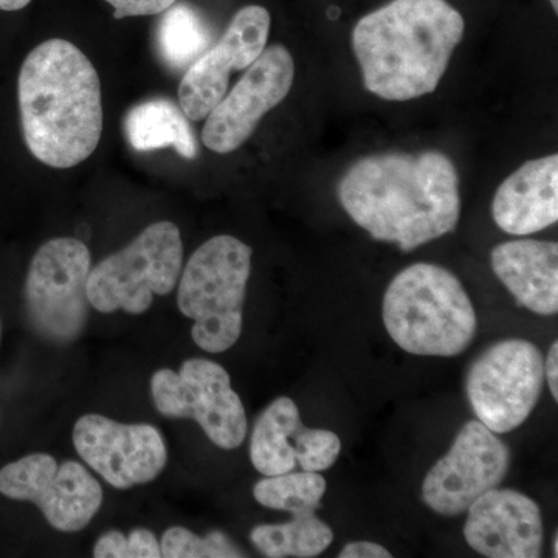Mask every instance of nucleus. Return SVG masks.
Masks as SVG:
<instances>
[{
  "label": "nucleus",
  "mask_w": 558,
  "mask_h": 558,
  "mask_svg": "<svg viewBox=\"0 0 558 558\" xmlns=\"http://www.w3.org/2000/svg\"><path fill=\"white\" fill-rule=\"evenodd\" d=\"M341 207L377 241L403 252L457 229L461 194L446 154H380L355 161L337 186Z\"/></svg>",
  "instance_id": "nucleus-1"
},
{
  "label": "nucleus",
  "mask_w": 558,
  "mask_h": 558,
  "mask_svg": "<svg viewBox=\"0 0 558 558\" xmlns=\"http://www.w3.org/2000/svg\"><path fill=\"white\" fill-rule=\"evenodd\" d=\"M17 97L25 145L36 159L68 170L95 153L102 134L100 76L75 44L49 39L33 49Z\"/></svg>",
  "instance_id": "nucleus-2"
},
{
  "label": "nucleus",
  "mask_w": 558,
  "mask_h": 558,
  "mask_svg": "<svg viewBox=\"0 0 558 558\" xmlns=\"http://www.w3.org/2000/svg\"><path fill=\"white\" fill-rule=\"evenodd\" d=\"M464 31L447 0H391L366 14L351 40L366 90L388 101L433 94Z\"/></svg>",
  "instance_id": "nucleus-3"
},
{
  "label": "nucleus",
  "mask_w": 558,
  "mask_h": 558,
  "mask_svg": "<svg viewBox=\"0 0 558 558\" xmlns=\"http://www.w3.org/2000/svg\"><path fill=\"white\" fill-rule=\"evenodd\" d=\"M384 323L399 348L427 357H457L478 330L461 281L427 263L413 264L392 279L385 293Z\"/></svg>",
  "instance_id": "nucleus-4"
},
{
  "label": "nucleus",
  "mask_w": 558,
  "mask_h": 558,
  "mask_svg": "<svg viewBox=\"0 0 558 558\" xmlns=\"http://www.w3.org/2000/svg\"><path fill=\"white\" fill-rule=\"evenodd\" d=\"M252 248L229 234L211 238L191 256L179 278L178 306L194 319L191 337L202 351H229L242 333Z\"/></svg>",
  "instance_id": "nucleus-5"
},
{
  "label": "nucleus",
  "mask_w": 558,
  "mask_h": 558,
  "mask_svg": "<svg viewBox=\"0 0 558 558\" xmlns=\"http://www.w3.org/2000/svg\"><path fill=\"white\" fill-rule=\"evenodd\" d=\"M182 269L179 227L160 220L146 227L128 247L92 267L87 281L90 306L101 314H145L154 296L170 295L175 289Z\"/></svg>",
  "instance_id": "nucleus-6"
},
{
  "label": "nucleus",
  "mask_w": 558,
  "mask_h": 558,
  "mask_svg": "<svg viewBox=\"0 0 558 558\" xmlns=\"http://www.w3.org/2000/svg\"><path fill=\"white\" fill-rule=\"evenodd\" d=\"M89 248L75 238H57L36 252L25 281L28 319L54 344L78 340L89 318Z\"/></svg>",
  "instance_id": "nucleus-7"
},
{
  "label": "nucleus",
  "mask_w": 558,
  "mask_h": 558,
  "mask_svg": "<svg viewBox=\"0 0 558 558\" xmlns=\"http://www.w3.org/2000/svg\"><path fill=\"white\" fill-rule=\"evenodd\" d=\"M545 385L542 351L527 340L492 344L472 363L465 392L481 424L494 433L519 428L537 407Z\"/></svg>",
  "instance_id": "nucleus-8"
},
{
  "label": "nucleus",
  "mask_w": 558,
  "mask_h": 558,
  "mask_svg": "<svg viewBox=\"0 0 558 558\" xmlns=\"http://www.w3.org/2000/svg\"><path fill=\"white\" fill-rule=\"evenodd\" d=\"M154 405L165 417L194 418L222 450H234L247 436L244 403L230 374L208 359L185 360L179 373L163 368L150 377Z\"/></svg>",
  "instance_id": "nucleus-9"
},
{
  "label": "nucleus",
  "mask_w": 558,
  "mask_h": 558,
  "mask_svg": "<svg viewBox=\"0 0 558 558\" xmlns=\"http://www.w3.org/2000/svg\"><path fill=\"white\" fill-rule=\"evenodd\" d=\"M0 494L38 506L51 527L78 532L102 505V488L76 461L60 464L51 454L33 453L0 470Z\"/></svg>",
  "instance_id": "nucleus-10"
},
{
  "label": "nucleus",
  "mask_w": 558,
  "mask_h": 558,
  "mask_svg": "<svg viewBox=\"0 0 558 558\" xmlns=\"http://www.w3.org/2000/svg\"><path fill=\"white\" fill-rule=\"evenodd\" d=\"M509 447L480 421H470L425 476L422 498L433 512L458 517L505 481Z\"/></svg>",
  "instance_id": "nucleus-11"
},
{
  "label": "nucleus",
  "mask_w": 558,
  "mask_h": 558,
  "mask_svg": "<svg viewBox=\"0 0 558 558\" xmlns=\"http://www.w3.org/2000/svg\"><path fill=\"white\" fill-rule=\"evenodd\" d=\"M295 78V62L282 46H271L245 69L236 86L213 108L205 119L202 142L209 150L230 154L258 128L267 112L288 97Z\"/></svg>",
  "instance_id": "nucleus-12"
},
{
  "label": "nucleus",
  "mask_w": 558,
  "mask_h": 558,
  "mask_svg": "<svg viewBox=\"0 0 558 558\" xmlns=\"http://www.w3.org/2000/svg\"><path fill=\"white\" fill-rule=\"evenodd\" d=\"M73 446L92 470L119 490L148 484L167 468V442L160 429L149 424H120L101 414H84L73 428Z\"/></svg>",
  "instance_id": "nucleus-13"
},
{
  "label": "nucleus",
  "mask_w": 558,
  "mask_h": 558,
  "mask_svg": "<svg viewBox=\"0 0 558 558\" xmlns=\"http://www.w3.org/2000/svg\"><path fill=\"white\" fill-rule=\"evenodd\" d=\"M270 33V13L247 5L238 11L216 46L186 69L180 81L179 106L191 121L207 119L229 92L230 75L250 68L264 50Z\"/></svg>",
  "instance_id": "nucleus-14"
},
{
  "label": "nucleus",
  "mask_w": 558,
  "mask_h": 558,
  "mask_svg": "<svg viewBox=\"0 0 558 558\" xmlns=\"http://www.w3.org/2000/svg\"><path fill=\"white\" fill-rule=\"evenodd\" d=\"M341 440L330 429L307 428L301 422L296 403L278 398L260 413L252 440L250 459L260 475L275 476L301 468L323 472L336 464Z\"/></svg>",
  "instance_id": "nucleus-15"
},
{
  "label": "nucleus",
  "mask_w": 558,
  "mask_h": 558,
  "mask_svg": "<svg viewBox=\"0 0 558 558\" xmlns=\"http://www.w3.org/2000/svg\"><path fill=\"white\" fill-rule=\"evenodd\" d=\"M464 526L470 548L488 558H537L543 549L542 509L512 488H494L468 510Z\"/></svg>",
  "instance_id": "nucleus-16"
},
{
  "label": "nucleus",
  "mask_w": 558,
  "mask_h": 558,
  "mask_svg": "<svg viewBox=\"0 0 558 558\" xmlns=\"http://www.w3.org/2000/svg\"><path fill=\"white\" fill-rule=\"evenodd\" d=\"M492 215L509 234L527 236L548 229L558 220V156L521 165L499 185Z\"/></svg>",
  "instance_id": "nucleus-17"
},
{
  "label": "nucleus",
  "mask_w": 558,
  "mask_h": 558,
  "mask_svg": "<svg viewBox=\"0 0 558 558\" xmlns=\"http://www.w3.org/2000/svg\"><path fill=\"white\" fill-rule=\"evenodd\" d=\"M492 269L520 306L538 315L558 312V244L505 242L492 250Z\"/></svg>",
  "instance_id": "nucleus-18"
},
{
  "label": "nucleus",
  "mask_w": 558,
  "mask_h": 558,
  "mask_svg": "<svg viewBox=\"0 0 558 558\" xmlns=\"http://www.w3.org/2000/svg\"><path fill=\"white\" fill-rule=\"evenodd\" d=\"M132 148L149 153L172 146L185 159H196L197 143L182 108L168 98H153L134 106L124 119Z\"/></svg>",
  "instance_id": "nucleus-19"
},
{
  "label": "nucleus",
  "mask_w": 558,
  "mask_h": 558,
  "mask_svg": "<svg viewBox=\"0 0 558 558\" xmlns=\"http://www.w3.org/2000/svg\"><path fill=\"white\" fill-rule=\"evenodd\" d=\"M250 539L269 558H312L329 548L333 532L315 512L295 513L288 523L259 524L250 532Z\"/></svg>",
  "instance_id": "nucleus-20"
},
{
  "label": "nucleus",
  "mask_w": 558,
  "mask_h": 558,
  "mask_svg": "<svg viewBox=\"0 0 558 558\" xmlns=\"http://www.w3.org/2000/svg\"><path fill=\"white\" fill-rule=\"evenodd\" d=\"M161 14L157 28L161 60L174 70L189 69L211 44L207 22L186 3H174Z\"/></svg>",
  "instance_id": "nucleus-21"
},
{
  "label": "nucleus",
  "mask_w": 558,
  "mask_h": 558,
  "mask_svg": "<svg viewBox=\"0 0 558 558\" xmlns=\"http://www.w3.org/2000/svg\"><path fill=\"white\" fill-rule=\"evenodd\" d=\"M326 480L319 472L295 470L282 475L266 476L253 487V497L264 508L292 513L317 512L326 494Z\"/></svg>",
  "instance_id": "nucleus-22"
},
{
  "label": "nucleus",
  "mask_w": 558,
  "mask_h": 558,
  "mask_svg": "<svg viewBox=\"0 0 558 558\" xmlns=\"http://www.w3.org/2000/svg\"><path fill=\"white\" fill-rule=\"evenodd\" d=\"M161 557L165 558H238L245 557L223 532L213 531L205 537L189 529L174 526L165 531L160 539Z\"/></svg>",
  "instance_id": "nucleus-23"
},
{
  "label": "nucleus",
  "mask_w": 558,
  "mask_h": 558,
  "mask_svg": "<svg viewBox=\"0 0 558 558\" xmlns=\"http://www.w3.org/2000/svg\"><path fill=\"white\" fill-rule=\"evenodd\" d=\"M94 557L159 558L160 542L149 529H134L128 537L120 531H109L95 545Z\"/></svg>",
  "instance_id": "nucleus-24"
},
{
  "label": "nucleus",
  "mask_w": 558,
  "mask_h": 558,
  "mask_svg": "<svg viewBox=\"0 0 558 558\" xmlns=\"http://www.w3.org/2000/svg\"><path fill=\"white\" fill-rule=\"evenodd\" d=\"M105 2L112 7L116 20H124V17L156 16L179 0H105Z\"/></svg>",
  "instance_id": "nucleus-25"
},
{
  "label": "nucleus",
  "mask_w": 558,
  "mask_h": 558,
  "mask_svg": "<svg viewBox=\"0 0 558 558\" xmlns=\"http://www.w3.org/2000/svg\"><path fill=\"white\" fill-rule=\"evenodd\" d=\"M340 558H389L391 553L379 543L352 542L348 543L341 553Z\"/></svg>",
  "instance_id": "nucleus-26"
},
{
  "label": "nucleus",
  "mask_w": 558,
  "mask_h": 558,
  "mask_svg": "<svg viewBox=\"0 0 558 558\" xmlns=\"http://www.w3.org/2000/svg\"><path fill=\"white\" fill-rule=\"evenodd\" d=\"M558 343L549 348L548 359L545 362V379L548 380L554 400H558Z\"/></svg>",
  "instance_id": "nucleus-27"
},
{
  "label": "nucleus",
  "mask_w": 558,
  "mask_h": 558,
  "mask_svg": "<svg viewBox=\"0 0 558 558\" xmlns=\"http://www.w3.org/2000/svg\"><path fill=\"white\" fill-rule=\"evenodd\" d=\"M32 0H0V10L20 11L31 3Z\"/></svg>",
  "instance_id": "nucleus-28"
},
{
  "label": "nucleus",
  "mask_w": 558,
  "mask_h": 558,
  "mask_svg": "<svg viewBox=\"0 0 558 558\" xmlns=\"http://www.w3.org/2000/svg\"><path fill=\"white\" fill-rule=\"evenodd\" d=\"M557 546H558V537L556 535V537H554V554H556V557L558 556Z\"/></svg>",
  "instance_id": "nucleus-29"
},
{
  "label": "nucleus",
  "mask_w": 558,
  "mask_h": 558,
  "mask_svg": "<svg viewBox=\"0 0 558 558\" xmlns=\"http://www.w3.org/2000/svg\"><path fill=\"white\" fill-rule=\"evenodd\" d=\"M550 5H553L554 11L558 13V0H549Z\"/></svg>",
  "instance_id": "nucleus-30"
},
{
  "label": "nucleus",
  "mask_w": 558,
  "mask_h": 558,
  "mask_svg": "<svg viewBox=\"0 0 558 558\" xmlns=\"http://www.w3.org/2000/svg\"><path fill=\"white\" fill-rule=\"evenodd\" d=\"M0 336H2V329H0Z\"/></svg>",
  "instance_id": "nucleus-31"
}]
</instances>
